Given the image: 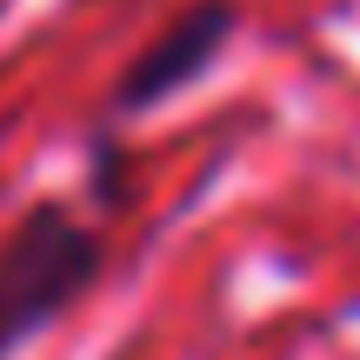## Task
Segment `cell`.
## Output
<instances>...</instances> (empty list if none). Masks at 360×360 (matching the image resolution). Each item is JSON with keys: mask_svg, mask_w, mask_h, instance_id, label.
<instances>
[{"mask_svg": "<svg viewBox=\"0 0 360 360\" xmlns=\"http://www.w3.org/2000/svg\"><path fill=\"white\" fill-rule=\"evenodd\" d=\"M101 267V233L80 227L60 207H40L7 247H0V354L53 321Z\"/></svg>", "mask_w": 360, "mask_h": 360, "instance_id": "6da1fadb", "label": "cell"}, {"mask_svg": "<svg viewBox=\"0 0 360 360\" xmlns=\"http://www.w3.org/2000/svg\"><path fill=\"white\" fill-rule=\"evenodd\" d=\"M227 34H233V7H220V0H214V7L180 13L167 34L154 40V53H141V67L127 74L120 107H154V101H167L174 87H187V80L227 47Z\"/></svg>", "mask_w": 360, "mask_h": 360, "instance_id": "7a4b0ae2", "label": "cell"}]
</instances>
